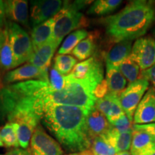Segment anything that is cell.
Instances as JSON below:
<instances>
[{"instance_id": "cell-34", "label": "cell", "mask_w": 155, "mask_h": 155, "mask_svg": "<svg viewBox=\"0 0 155 155\" xmlns=\"http://www.w3.org/2000/svg\"><path fill=\"white\" fill-rule=\"evenodd\" d=\"M132 123L133 122L127 117V116L124 114L121 117L112 123L111 125L119 132H126L132 129Z\"/></svg>"}, {"instance_id": "cell-6", "label": "cell", "mask_w": 155, "mask_h": 155, "mask_svg": "<svg viewBox=\"0 0 155 155\" xmlns=\"http://www.w3.org/2000/svg\"><path fill=\"white\" fill-rule=\"evenodd\" d=\"M6 28L8 32L16 68L28 61L34 53L32 40L28 32L17 23L7 21Z\"/></svg>"}, {"instance_id": "cell-14", "label": "cell", "mask_w": 155, "mask_h": 155, "mask_svg": "<svg viewBox=\"0 0 155 155\" xmlns=\"http://www.w3.org/2000/svg\"><path fill=\"white\" fill-rule=\"evenodd\" d=\"M86 124L88 137L91 141L105 134L111 127L106 116L95 107L89 111Z\"/></svg>"}, {"instance_id": "cell-46", "label": "cell", "mask_w": 155, "mask_h": 155, "mask_svg": "<svg viewBox=\"0 0 155 155\" xmlns=\"http://www.w3.org/2000/svg\"><path fill=\"white\" fill-rule=\"evenodd\" d=\"M2 86H2V83L0 82V88H2Z\"/></svg>"}, {"instance_id": "cell-4", "label": "cell", "mask_w": 155, "mask_h": 155, "mask_svg": "<svg viewBox=\"0 0 155 155\" xmlns=\"http://www.w3.org/2000/svg\"><path fill=\"white\" fill-rule=\"evenodd\" d=\"M66 77V86L61 91H53L50 86L46 94L45 106L52 104L76 106L91 111L96 105L94 91L98 83L90 80H75L69 75Z\"/></svg>"}, {"instance_id": "cell-9", "label": "cell", "mask_w": 155, "mask_h": 155, "mask_svg": "<svg viewBox=\"0 0 155 155\" xmlns=\"http://www.w3.org/2000/svg\"><path fill=\"white\" fill-rule=\"evenodd\" d=\"M130 56L138 64L141 71L155 65L154 38L148 36L137 39L133 45Z\"/></svg>"}, {"instance_id": "cell-12", "label": "cell", "mask_w": 155, "mask_h": 155, "mask_svg": "<svg viewBox=\"0 0 155 155\" xmlns=\"http://www.w3.org/2000/svg\"><path fill=\"white\" fill-rule=\"evenodd\" d=\"M34 79L49 82V74L47 71H42L28 63L6 73L2 78V86L3 84L7 86L13 84V83L24 82Z\"/></svg>"}, {"instance_id": "cell-36", "label": "cell", "mask_w": 155, "mask_h": 155, "mask_svg": "<svg viewBox=\"0 0 155 155\" xmlns=\"http://www.w3.org/2000/svg\"><path fill=\"white\" fill-rule=\"evenodd\" d=\"M109 91H108V87L107 82L106 79H104L101 83L97 86V87L94 91V96L96 98V99H99L105 97L106 95L108 94Z\"/></svg>"}, {"instance_id": "cell-29", "label": "cell", "mask_w": 155, "mask_h": 155, "mask_svg": "<svg viewBox=\"0 0 155 155\" xmlns=\"http://www.w3.org/2000/svg\"><path fill=\"white\" fill-rule=\"evenodd\" d=\"M119 68L129 84L138 80L141 73L140 67L131 58V56L127 58L120 65Z\"/></svg>"}, {"instance_id": "cell-8", "label": "cell", "mask_w": 155, "mask_h": 155, "mask_svg": "<svg viewBox=\"0 0 155 155\" xmlns=\"http://www.w3.org/2000/svg\"><path fill=\"white\" fill-rule=\"evenodd\" d=\"M32 155H63V150L58 141H55L38 125L32 135L30 143Z\"/></svg>"}, {"instance_id": "cell-33", "label": "cell", "mask_w": 155, "mask_h": 155, "mask_svg": "<svg viewBox=\"0 0 155 155\" xmlns=\"http://www.w3.org/2000/svg\"><path fill=\"white\" fill-rule=\"evenodd\" d=\"M124 114H125L123 111V108L121 107V104H120L119 96H118L114 100L111 111H110L109 114H108V116H106V118H107L109 123L111 124L112 123H114L116 120L119 119L120 117H121Z\"/></svg>"}, {"instance_id": "cell-30", "label": "cell", "mask_w": 155, "mask_h": 155, "mask_svg": "<svg viewBox=\"0 0 155 155\" xmlns=\"http://www.w3.org/2000/svg\"><path fill=\"white\" fill-rule=\"evenodd\" d=\"M78 60L69 55H58L54 59L53 66L61 74L68 75L77 65Z\"/></svg>"}, {"instance_id": "cell-18", "label": "cell", "mask_w": 155, "mask_h": 155, "mask_svg": "<svg viewBox=\"0 0 155 155\" xmlns=\"http://www.w3.org/2000/svg\"><path fill=\"white\" fill-rule=\"evenodd\" d=\"M132 135L133 129L126 132H119L111 126L107 132L101 137L114 147L118 152H121L130 150Z\"/></svg>"}, {"instance_id": "cell-41", "label": "cell", "mask_w": 155, "mask_h": 155, "mask_svg": "<svg viewBox=\"0 0 155 155\" xmlns=\"http://www.w3.org/2000/svg\"><path fill=\"white\" fill-rule=\"evenodd\" d=\"M5 40V30L0 28V49L2 47Z\"/></svg>"}, {"instance_id": "cell-42", "label": "cell", "mask_w": 155, "mask_h": 155, "mask_svg": "<svg viewBox=\"0 0 155 155\" xmlns=\"http://www.w3.org/2000/svg\"><path fill=\"white\" fill-rule=\"evenodd\" d=\"M116 155H131V154L129 151H127V152H119Z\"/></svg>"}, {"instance_id": "cell-35", "label": "cell", "mask_w": 155, "mask_h": 155, "mask_svg": "<svg viewBox=\"0 0 155 155\" xmlns=\"http://www.w3.org/2000/svg\"><path fill=\"white\" fill-rule=\"evenodd\" d=\"M139 79H144L152 84V87L155 88V65L150 68L141 71Z\"/></svg>"}, {"instance_id": "cell-43", "label": "cell", "mask_w": 155, "mask_h": 155, "mask_svg": "<svg viewBox=\"0 0 155 155\" xmlns=\"http://www.w3.org/2000/svg\"><path fill=\"white\" fill-rule=\"evenodd\" d=\"M3 146H4V144H3V142H2V140L1 136H0V147H3Z\"/></svg>"}, {"instance_id": "cell-15", "label": "cell", "mask_w": 155, "mask_h": 155, "mask_svg": "<svg viewBox=\"0 0 155 155\" xmlns=\"http://www.w3.org/2000/svg\"><path fill=\"white\" fill-rule=\"evenodd\" d=\"M6 18L8 21L29 27L28 2L24 0L4 1Z\"/></svg>"}, {"instance_id": "cell-16", "label": "cell", "mask_w": 155, "mask_h": 155, "mask_svg": "<svg viewBox=\"0 0 155 155\" xmlns=\"http://www.w3.org/2000/svg\"><path fill=\"white\" fill-rule=\"evenodd\" d=\"M132 41L124 40L116 42L105 56L106 67L119 68L124 61L131 55Z\"/></svg>"}, {"instance_id": "cell-27", "label": "cell", "mask_w": 155, "mask_h": 155, "mask_svg": "<svg viewBox=\"0 0 155 155\" xmlns=\"http://www.w3.org/2000/svg\"><path fill=\"white\" fill-rule=\"evenodd\" d=\"M121 3V0H97L94 2L87 12L97 16L108 15L116 10Z\"/></svg>"}, {"instance_id": "cell-38", "label": "cell", "mask_w": 155, "mask_h": 155, "mask_svg": "<svg viewBox=\"0 0 155 155\" xmlns=\"http://www.w3.org/2000/svg\"><path fill=\"white\" fill-rule=\"evenodd\" d=\"M6 14H5V7L4 2L0 0V28L5 29L7 24L6 21Z\"/></svg>"}, {"instance_id": "cell-5", "label": "cell", "mask_w": 155, "mask_h": 155, "mask_svg": "<svg viewBox=\"0 0 155 155\" xmlns=\"http://www.w3.org/2000/svg\"><path fill=\"white\" fill-rule=\"evenodd\" d=\"M63 7L54 18V27L53 35L50 40L58 46L63 39L75 30L86 27L88 19L81 13L80 6L77 1L64 2Z\"/></svg>"}, {"instance_id": "cell-45", "label": "cell", "mask_w": 155, "mask_h": 155, "mask_svg": "<svg viewBox=\"0 0 155 155\" xmlns=\"http://www.w3.org/2000/svg\"><path fill=\"white\" fill-rule=\"evenodd\" d=\"M153 35H154V40H155V28L153 30Z\"/></svg>"}, {"instance_id": "cell-25", "label": "cell", "mask_w": 155, "mask_h": 155, "mask_svg": "<svg viewBox=\"0 0 155 155\" xmlns=\"http://www.w3.org/2000/svg\"><path fill=\"white\" fill-rule=\"evenodd\" d=\"M117 150L101 137L94 139L88 150L78 153L79 155H116Z\"/></svg>"}, {"instance_id": "cell-13", "label": "cell", "mask_w": 155, "mask_h": 155, "mask_svg": "<svg viewBox=\"0 0 155 155\" xmlns=\"http://www.w3.org/2000/svg\"><path fill=\"white\" fill-rule=\"evenodd\" d=\"M134 124L155 123V88L151 86L139 104L133 119Z\"/></svg>"}, {"instance_id": "cell-11", "label": "cell", "mask_w": 155, "mask_h": 155, "mask_svg": "<svg viewBox=\"0 0 155 155\" xmlns=\"http://www.w3.org/2000/svg\"><path fill=\"white\" fill-rule=\"evenodd\" d=\"M75 80H90L99 84L104 80V68L96 56L77 63L68 75Z\"/></svg>"}, {"instance_id": "cell-23", "label": "cell", "mask_w": 155, "mask_h": 155, "mask_svg": "<svg viewBox=\"0 0 155 155\" xmlns=\"http://www.w3.org/2000/svg\"><path fill=\"white\" fill-rule=\"evenodd\" d=\"M96 35L94 32L88 34L86 38L83 40L74 48L72 54L77 60L84 61L91 58L96 50Z\"/></svg>"}, {"instance_id": "cell-1", "label": "cell", "mask_w": 155, "mask_h": 155, "mask_svg": "<svg viewBox=\"0 0 155 155\" xmlns=\"http://www.w3.org/2000/svg\"><path fill=\"white\" fill-rule=\"evenodd\" d=\"M89 111L76 106L48 104L42 120L65 150L80 153L88 150L92 143L86 124Z\"/></svg>"}, {"instance_id": "cell-21", "label": "cell", "mask_w": 155, "mask_h": 155, "mask_svg": "<svg viewBox=\"0 0 155 155\" xmlns=\"http://www.w3.org/2000/svg\"><path fill=\"white\" fill-rule=\"evenodd\" d=\"M106 82L109 93L114 96H119L125 90L127 81L122 75L119 68L106 67Z\"/></svg>"}, {"instance_id": "cell-26", "label": "cell", "mask_w": 155, "mask_h": 155, "mask_svg": "<svg viewBox=\"0 0 155 155\" xmlns=\"http://www.w3.org/2000/svg\"><path fill=\"white\" fill-rule=\"evenodd\" d=\"M88 35V32L84 29H79L71 32L64 40L58 50V55H68L72 53L74 48Z\"/></svg>"}, {"instance_id": "cell-47", "label": "cell", "mask_w": 155, "mask_h": 155, "mask_svg": "<svg viewBox=\"0 0 155 155\" xmlns=\"http://www.w3.org/2000/svg\"><path fill=\"white\" fill-rule=\"evenodd\" d=\"M0 155H2V154H0Z\"/></svg>"}, {"instance_id": "cell-37", "label": "cell", "mask_w": 155, "mask_h": 155, "mask_svg": "<svg viewBox=\"0 0 155 155\" xmlns=\"http://www.w3.org/2000/svg\"><path fill=\"white\" fill-rule=\"evenodd\" d=\"M132 129L143 131H144V132L147 133L149 135H150V137L153 139V140L155 141V123L148 124H143V125L133 124Z\"/></svg>"}, {"instance_id": "cell-24", "label": "cell", "mask_w": 155, "mask_h": 155, "mask_svg": "<svg viewBox=\"0 0 155 155\" xmlns=\"http://www.w3.org/2000/svg\"><path fill=\"white\" fill-rule=\"evenodd\" d=\"M5 30V40L2 47L0 49V73L7 71H10L11 69L15 68V59L12 49L10 42L7 28Z\"/></svg>"}, {"instance_id": "cell-10", "label": "cell", "mask_w": 155, "mask_h": 155, "mask_svg": "<svg viewBox=\"0 0 155 155\" xmlns=\"http://www.w3.org/2000/svg\"><path fill=\"white\" fill-rule=\"evenodd\" d=\"M61 0H35L30 2V22L36 27L53 18L62 9Z\"/></svg>"}, {"instance_id": "cell-44", "label": "cell", "mask_w": 155, "mask_h": 155, "mask_svg": "<svg viewBox=\"0 0 155 155\" xmlns=\"http://www.w3.org/2000/svg\"><path fill=\"white\" fill-rule=\"evenodd\" d=\"M67 155H79V154L78 153H71V154H69Z\"/></svg>"}, {"instance_id": "cell-19", "label": "cell", "mask_w": 155, "mask_h": 155, "mask_svg": "<svg viewBox=\"0 0 155 155\" xmlns=\"http://www.w3.org/2000/svg\"><path fill=\"white\" fill-rule=\"evenodd\" d=\"M40 119L36 117H26L17 121V137L19 147L28 149L36 128L39 125Z\"/></svg>"}, {"instance_id": "cell-7", "label": "cell", "mask_w": 155, "mask_h": 155, "mask_svg": "<svg viewBox=\"0 0 155 155\" xmlns=\"http://www.w3.org/2000/svg\"><path fill=\"white\" fill-rule=\"evenodd\" d=\"M150 83L144 79H138L128 85L120 94L119 101L124 114L133 122L134 115L139 104L148 90Z\"/></svg>"}, {"instance_id": "cell-31", "label": "cell", "mask_w": 155, "mask_h": 155, "mask_svg": "<svg viewBox=\"0 0 155 155\" xmlns=\"http://www.w3.org/2000/svg\"><path fill=\"white\" fill-rule=\"evenodd\" d=\"M67 76V75H66ZM60 73L54 66L50 68L49 74V84L53 91H61L67 83V77Z\"/></svg>"}, {"instance_id": "cell-32", "label": "cell", "mask_w": 155, "mask_h": 155, "mask_svg": "<svg viewBox=\"0 0 155 155\" xmlns=\"http://www.w3.org/2000/svg\"><path fill=\"white\" fill-rule=\"evenodd\" d=\"M116 97L118 96L108 94L104 98L97 99L95 108H97L102 114H104L106 116H107L110 111H111L113 103Z\"/></svg>"}, {"instance_id": "cell-39", "label": "cell", "mask_w": 155, "mask_h": 155, "mask_svg": "<svg viewBox=\"0 0 155 155\" xmlns=\"http://www.w3.org/2000/svg\"><path fill=\"white\" fill-rule=\"evenodd\" d=\"M5 155H32L30 150L22 148H14L8 151Z\"/></svg>"}, {"instance_id": "cell-22", "label": "cell", "mask_w": 155, "mask_h": 155, "mask_svg": "<svg viewBox=\"0 0 155 155\" xmlns=\"http://www.w3.org/2000/svg\"><path fill=\"white\" fill-rule=\"evenodd\" d=\"M133 129L132 141L130 148L131 155H139L152 146L155 141L148 134L143 131Z\"/></svg>"}, {"instance_id": "cell-2", "label": "cell", "mask_w": 155, "mask_h": 155, "mask_svg": "<svg viewBox=\"0 0 155 155\" xmlns=\"http://www.w3.org/2000/svg\"><path fill=\"white\" fill-rule=\"evenodd\" d=\"M49 82L32 80L0 88V119L16 122L26 117L42 119Z\"/></svg>"}, {"instance_id": "cell-17", "label": "cell", "mask_w": 155, "mask_h": 155, "mask_svg": "<svg viewBox=\"0 0 155 155\" xmlns=\"http://www.w3.org/2000/svg\"><path fill=\"white\" fill-rule=\"evenodd\" d=\"M58 47L55 42L50 40L41 48L34 51L28 63L42 71L48 72L51 60Z\"/></svg>"}, {"instance_id": "cell-20", "label": "cell", "mask_w": 155, "mask_h": 155, "mask_svg": "<svg viewBox=\"0 0 155 155\" xmlns=\"http://www.w3.org/2000/svg\"><path fill=\"white\" fill-rule=\"evenodd\" d=\"M54 18L34 27L31 31V40L34 51H36L51 39L53 32Z\"/></svg>"}, {"instance_id": "cell-28", "label": "cell", "mask_w": 155, "mask_h": 155, "mask_svg": "<svg viewBox=\"0 0 155 155\" xmlns=\"http://www.w3.org/2000/svg\"><path fill=\"white\" fill-rule=\"evenodd\" d=\"M17 124L15 122H7L0 129V136L4 144V146L10 148H19V144L17 137Z\"/></svg>"}, {"instance_id": "cell-3", "label": "cell", "mask_w": 155, "mask_h": 155, "mask_svg": "<svg viewBox=\"0 0 155 155\" xmlns=\"http://www.w3.org/2000/svg\"><path fill=\"white\" fill-rule=\"evenodd\" d=\"M106 33L113 42L139 39L155 22V2L131 1L116 14L103 19Z\"/></svg>"}, {"instance_id": "cell-40", "label": "cell", "mask_w": 155, "mask_h": 155, "mask_svg": "<svg viewBox=\"0 0 155 155\" xmlns=\"http://www.w3.org/2000/svg\"><path fill=\"white\" fill-rule=\"evenodd\" d=\"M139 155H155V143L152 147L147 149L146 151H144Z\"/></svg>"}]
</instances>
